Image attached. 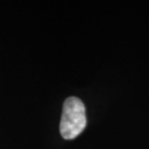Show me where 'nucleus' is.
Here are the masks:
<instances>
[{
	"label": "nucleus",
	"mask_w": 149,
	"mask_h": 149,
	"mask_svg": "<svg viewBox=\"0 0 149 149\" xmlns=\"http://www.w3.org/2000/svg\"><path fill=\"white\" fill-rule=\"evenodd\" d=\"M86 126L83 103L77 97H69L64 102L60 121V134L65 139H73L82 133Z\"/></svg>",
	"instance_id": "1"
}]
</instances>
